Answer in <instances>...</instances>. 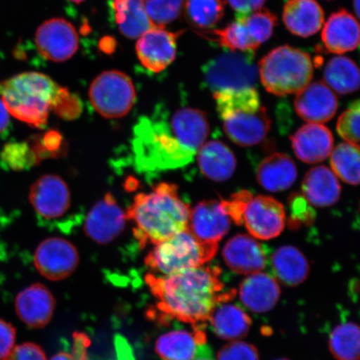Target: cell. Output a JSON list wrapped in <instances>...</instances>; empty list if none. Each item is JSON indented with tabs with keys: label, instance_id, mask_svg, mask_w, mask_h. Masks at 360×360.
<instances>
[{
	"label": "cell",
	"instance_id": "6da1fadb",
	"mask_svg": "<svg viewBox=\"0 0 360 360\" xmlns=\"http://www.w3.org/2000/svg\"><path fill=\"white\" fill-rule=\"evenodd\" d=\"M210 132L204 112L183 108L167 120L139 121L134 151L139 166L146 170L173 169L190 164Z\"/></svg>",
	"mask_w": 360,
	"mask_h": 360
},
{
	"label": "cell",
	"instance_id": "7a4b0ae2",
	"mask_svg": "<svg viewBox=\"0 0 360 360\" xmlns=\"http://www.w3.org/2000/svg\"><path fill=\"white\" fill-rule=\"evenodd\" d=\"M220 273L218 267L202 265L169 276L148 274L146 281L161 314L199 327L216 307L236 297L235 290H225Z\"/></svg>",
	"mask_w": 360,
	"mask_h": 360
},
{
	"label": "cell",
	"instance_id": "3957f363",
	"mask_svg": "<svg viewBox=\"0 0 360 360\" xmlns=\"http://www.w3.org/2000/svg\"><path fill=\"white\" fill-rule=\"evenodd\" d=\"M125 214L134 224L135 238L145 247L159 244L186 231L191 208L179 197L175 184L160 183L150 192L135 196Z\"/></svg>",
	"mask_w": 360,
	"mask_h": 360
},
{
	"label": "cell",
	"instance_id": "277c9868",
	"mask_svg": "<svg viewBox=\"0 0 360 360\" xmlns=\"http://www.w3.org/2000/svg\"><path fill=\"white\" fill-rule=\"evenodd\" d=\"M214 98L224 131L236 145L254 146L266 137L271 121L255 88L219 90Z\"/></svg>",
	"mask_w": 360,
	"mask_h": 360
},
{
	"label": "cell",
	"instance_id": "5b68a950",
	"mask_svg": "<svg viewBox=\"0 0 360 360\" xmlns=\"http://www.w3.org/2000/svg\"><path fill=\"white\" fill-rule=\"evenodd\" d=\"M60 88L47 75L25 72L0 84V94L10 115L41 129L47 124Z\"/></svg>",
	"mask_w": 360,
	"mask_h": 360
},
{
	"label": "cell",
	"instance_id": "8992f818",
	"mask_svg": "<svg viewBox=\"0 0 360 360\" xmlns=\"http://www.w3.org/2000/svg\"><path fill=\"white\" fill-rule=\"evenodd\" d=\"M261 83L270 94H297L311 83L314 65L309 53L283 45L270 51L259 63Z\"/></svg>",
	"mask_w": 360,
	"mask_h": 360
},
{
	"label": "cell",
	"instance_id": "52a82bcc",
	"mask_svg": "<svg viewBox=\"0 0 360 360\" xmlns=\"http://www.w3.org/2000/svg\"><path fill=\"white\" fill-rule=\"evenodd\" d=\"M218 244L198 240L186 229L155 245L146 258L152 274L169 276L182 270L202 266L214 257Z\"/></svg>",
	"mask_w": 360,
	"mask_h": 360
},
{
	"label": "cell",
	"instance_id": "ba28073f",
	"mask_svg": "<svg viewBox=\"0 0 360 360\" xmlns=\"http://www.w3.org/2000/svg\"><path fill=\"white\" fill-rule=\"evenodd\" d=\"M207 86L213 93L225 89L255 88L258 68L254 51H229L211 58L202 67Z\"/></svg>",
	"mask_w": 360,
	"mask_h": 360
},
{
	"label": "cell",
	"instance_id": "9c48e42d",
	"mask_svg": "<svg viewBox=\"0 0 360 360\" xmlns=\"http://www.w3.org/2000/svg\"><path fill=\"white\" fill-rule=\"evenodd\" d=\"M89 96L98 114L106 119H118L132 110L136 92L128 75L119 70H108L94 79Z\"/></svg>",
	"mask_w": 360,
	"mask_h": 360
},
{
	"label": "cell",
	"instance_id": "30bf717a",
	"mask_svg": "<svg viewBox=\"0 0 360 360\" xmlns=\"http://www.w3.org/2000/svg\"><path fill=\"white\" fill-rule=\"evenodd\" d=\"M285 207L273 197L252 195L243 211L241 224L258 240H269L281 235L285 226Z\"/></svg>",
	"mask_w": 360,
	"mask_h": 360
},
{
	"label": "cell",
	"instance_id": "8fae6325",
	"mask_svg": "<svg viewBox=\"0 0 360 360\" xmlns=\"http://www.w3.org/2000/svg\"><path fill=\"white\" fill-rule=\"evenodd\" d=\"M34 263L44 278L53 281H63L78 268L79 252L65 238H49L40 243L36 249Z\"/></svg>",
	"mask_w": 360,
	"mask_h": 360
},
{
	"label": "cell",
	"instance_id": "7c38bea8",
	"mask_svg": "<svg viewBox=\"0 0 360 360\" xmlns=\"http://www.w3.org/2000/svg\"><path fill=\"white\" fill-rule=\"evenodd\" d=\"M35 44L44 58L64 62L73 57L79 49L77 31L70 22L56 18L43 22L35 34Z\"/></svg>",
	"mask_w": 360,
	"mask_h": 360
},
{
	"label": "cell",
	"instance_id": "4fadbf2b",
	"mask_svg": "<svg viewBox=\"0 0 360 360\" xmlns=\"http://www.w3.org/2000/svg\"><path fill=\"white\" fill-rule=\"evenodd\" d=\"M29 198L35 212L44 219L60 218L70 208L69 186L56 174H45L36 180Z\"/></svg>",
	"mask_w": 360,
	"mask_h": 360
},
{
	"label": "cell",
	"instance_id": "5bb4252c",
	"mask_svg": "<svg viewBox=\"0 0 360 360\" xmlns=\"http://www.w3.org/2000/svg\"><path fill=\"white\" fill-rule=\"evenodd\" d=\"M182 33L160 28L147 31L139 38L135 47L139 62L153 73L164 71L176 58L177 39Z\"/></svg>",
	"mask_w": 360,
	"mask_h": 360
},
{
	"label": "cell",
	"instance_id": "9a60e30c",
	"mask_svg": "<svg viewBox=\"0 0 360 360\" xmlns=\"http://www.w3.org/2000/svg\"><path fill=\"white\" fill-rule=\"evenodd\" d=\"M126 214L115 197L107 193L89 211L84 224L87 236L101 245L109 244L123 232Z\"/></svg>",
	"mask_w": 360,
	"mask_h": 360
},
{
	"label": "cell",
	"instance_id": "2e32d148",
	"mask_svg": "<svg viewBox=\"0 0 360 360\" xmlns=\"http://www.w3.org/2000/svg\"><path fill=\"white\" fill-rule=\"evenodd\" d=\"M231 226V219L222 201L206 200L191 210L187 229L198 240L218 244Z\"/></svg>",
	"mask_w": 360,
	"mask_h": 360
},
{
	"label": "cell",
	"instance_id": "e0dca14e",
	"mask_svg": "<svg viewBox=\"0 0 360 360\" xmlns=\"http://www.w3.org/2000/svg\"><path fill=\"white\" fill-rule=\"evenodd\" d=\"M338 106L335 94L322 81L309 83L297 93L295 100L297 114L309 123L328 122L335 115Z\"/></svg>",
	"mask_w": 360,
	"mask_h": 360
},
{
	"label": "cell",
	"instance_id": "ac0fdd59",
	"mask_svg": "<svg viewBox=\"0 0 360 360\" xmlns=\"http://www.w3.org/2000/svg\"><path fill=\"white\" fill-rule=\"evenodd\" d=\"M56 309L52 292L41 283L25 288L15 300L18 317L31 328H40L51 322Z\"/></svg>",
	"mask_w": 360,
	"mask_h": 360
},
{
	"label": "cell",
	"instance_id": "d6986e66",
	"mask_svg": "<svg viewBox=\"0 0 360 360\" xmlns=\"http://www.w3.org/2000/svg\"><path fill=\"white\" fill-rule=\"evenodd\" d=\"M223 257L233 272L245 276L262 271L267 264L262 245L255 238L247 235L231 238L224 248Z\"/></svg>",
	"mask_w": 360,
	"mask_h": 360
},
{
	"label": "cell",
	"instance_id": "ffe728a7",
	"mask_svg": "<svg viewBox=\"0 0 360 360\" xmlns=\"http://www.w3.org/2000/svg\"><path fill=\"white\" fill-rule=\"evenodd\" d=\"M359 34L356 18L341 8L328 18L323 26L321 38L328 52L342 55L359 47Z\"/></svg>",
	"mask_w": 360,
	"mask_h": 360
},
{
	"label": "cell",
	"instance_id": "44dd1931",
	"mask_svg": "<svg viewBox=\"0 0 360 360\" xmlns=\"http://www.w3.org/2000/svg\"><path fill=\"white\" fill-rule=\"evenodd\" d=\"M291 142L295 155L308 164L326 160L334 146L330 130L322 124H304L292 135Z\"/></svg>",
	"mask_w": 360,
	"mask_h": 360
},
{
	"label": "cell",
	"instance_id": "7402d4cb",
	"mask_svg": "<svg viewBox=\"0 0 360 360\" xmlns=\"http://www.w3.org/2000/svg\"><path fill=\"white\" fill-rule=\"evenodd\" d=\"M283 21L291 34L307 38L322 29L325 13L315 0H289L283 7Z\"/></svg>",
	"mask_w": 360,
	"mask_h": 360
},
{
	"label": "cell",
	"instance_id": "603a6c76",
	"mask_svg": "<svg viewBox=\"0 0 360 360\" xmlns=\"http://www.w3.org/2000/svg\"><path fill=\"white\" fill-rule=\"evenodd\" d=\"M240 296L242 303L255 313L263 314L276 305L281 289L274 278L267 274H250L241 283Z\"/></svg>",
	"mask_w": 360,
	"mask_h": 360
},
{
	"label": "cell",
	"instance_id": "cb8c5ba5",
	"mask_svg": "<svg viewBox=\"0 0 360 360\" xmlns=\"http://www.w3.org/2000/svg\"><path fill=\"white\" fill-rule=\"evenodd\" d=\"M302 191L306 201L317 208L335 205L341 195L339 180L326 166H318L306 174Z\"/></svg>",
	"mask_w": 360,
	"mask_h": 360
},
{
	"label": "cell",
	"instance_id": "d4e9b609",
	"mask_svg": "<svg viewBox=\"0 0 360 360\" xmlns=\"http://www.w3.org/2000/svg\"><path fill=\"white\" fill-rule=\"evenodd\" d=\"M201 328L195 331L177 330L162 335L155 342V352L163 360H193L205 344Z\"/></svg>",
	"mask_w": 360,
	"mask_h": 360
},
{
	"label": "cell",
	"instance_id": "484cf974",
	"mask_svg": "<svg viewBox=\"0 0 360 360\" xmlns=\"http://www.w3.org/2000/svg\"><path fill=\"white\" fill-rule=\"evenodd\" d=\"M197 154L202 174L213 181H225L235 173L236 156L224 143L216 141L205 143Z\"/></svg>",
	"mask_w": 360,
	"mask_h": 360
},
{
	"label": "cell",
	"instance_id": "4316f807",
	"mask_svg": "<svg viewBox=\"0 0 360 360\" xmlns=\"http://www.w3.org/2000/svg\"><path fill=\"white\" fill-rule=\"evenodd\" d=\"M297 168L290 156L273 154L261 162L257 170V179L261 186L270 192L288 190L297 179Z\"/></svg>",
	"mask_w": 360,
	"mask_h": 360
},
{
	"label": "cell",
	"instance_id": "83f0119b",
	"mask_svg": "<svg viewBox=\"0 0 360 360\" xmlns=\"http://www.w3.org/2000/svg\"><path fill=\"white\" fill-rule=\"evenodd\" d=\"M111 10L116 25L125 37L138 39L154 28L147 15L145 0H114Z\"/></svg>",
	"mask_w": 360,
	"mask_h": 360
},
{
	"label": "cell",
	"instance_id": "f1b7e54d",
	"mask_svg": "<svg viewBox=\"0 0 360 360\" xmlns=\"http://www.w3.org/2000/svg\"><path fill=\"white\" fill-rule=\"evenodd\" d=\"M209 321L215 334L225 340L242 339L248 335L251 326L249 315L238 306L228 303L216 307Z\"/></svg>",
	"mask_w": 360,
	"mask_h": 360
},
{
	"label": "cell",
	"instance_id": "f546056e",
	"mask_svg": "<svg viewBox=\"0 0 360 360\" xmlns=\"http://www.w3.org/2000/svg\"><path fill=\"white\" fill-rule=\"evenodd\" d=\"M271 260L274 274L286 285H299L309 276L308 260L302 252L295 247L278 248L274 252Z\"/></svg>",
	"mask_w": 360,
	"mask_h": 360
},
{
	"label": "cell",
	"instance_id": "4dcf8cb0",
	"mask_svg": "<svg viewBox=\"0 0 360 360\" xmlns=\"http://www.w3.org/2000/svg\"><path fill=\"white\" fill-rule=\"evenodd\" d=\"M323 79L328 86L338 94H352L359 87L358 65L348 57L332 58L323 70Z\"/></svg>",
	"mask_w": 360,
	"mask_h": 360
},
{
	"label": "cell",
	"instance_id": "1f68e13d",
	"mask_svg": "<svg viewBox=\"0 0 360 360\" xmlns=\"http://www.w3.org/2000/svg\"><path fill=\"white\" fill-rule=\"evenodd\" d=\"M196 33L229 51L255 52L260 46L252 37L244 22L237 17L235 22H231L224 29Z\"/></svg>",
	"mask_w": 360,
	"mask_h": 360
},
{
	"label": "cell",
	"instance_id": "d6a6232c",
	"mask_svg": "<svg viewBox=\"0 0 360 360\" xmlns=\"http://www.w3.org/2000/svg\"><path fill=\"white\" fill-rule=\"evenodd\" d=\"M184 17L197 32L212 29L224 15L223 0H186L184 6Z\"/></svg>",
	"mask_w": 360,
	"mask_h": 360
},
{
	"label": "cell",
	"instance_id": "836d02e7",
	"mask_svg": "<svg viewBox=\"0 0 360 360\" xmlns=\"http://www.w3.org/2000/svg\"><path fill=\"white\" fill-rule=\"evenodd\" d=\"M330 165L336 176L343 181L358 186L359 183V148L349 143H342L332 150Z\"/></svg>",
	"mask_w": 360,
	"mask_h": 360
},
{
	"label": "cell",
	"instance_id": "e575fe53",
	"mask_svg": "<svg viewBox=\"0 0 360 360\" xmlns=\"http://www.w3.org/2000/svg\"><path fill=\"white\" fill-rule=\"evenodd\" d=\"M328 345L337 360H359V328L356 323L346 322L335 327Z\"/></svg>",
	"mask_w": 360,
	"mask_h": 360
},
{
	"label": "cell",
	"instance_id": "d590c367",
	"mask_svg": "<svg viewBox=\"0 0 360 360\" xmlns=\"http://www.w3.org/2000/svg\"><path fill=\"white\" fill-rule=\"evenodd\" d=\"M186 0H145L148 19L154 28L165 29L176 20L184 10Z\"/></svg>",
	"mask_w": 360,
	"mask_h": 360
},
{
	"label": "cell",
	"instance_id": "8d00e7d4",
	"mask_svg": "<svg viewBox=\"0 0 360 360\" xmlns=\"http://www.w3.org/2000/svg\"><path fill=\"white\" fill-rule=\"evenodd\" d=\"M236 17L244 22L252 37L259 45L266 42L271 37L278 20L277 17L266 8H260L248 15Z\"/></svg>",
	"mask_w": 360,
	"mask_h": 360
},
{
	"label": "cell",
	"instance_id": "74e56055",
	"mask_svg": "<svg viewBox=\"0 0 360 360\" xmlns=\"http://www.w3.org/2000/svg\"><path fill=\"white\" fill-rule=\"evenodd\" d=\"M359 101L351 103L337 123V131L340 136L347 143L357 146L359 143Z\"/></svg>",
	"mask_w": 360,
	"mask_h": 360
},
{
	"label": "cell",
	"instance_id": "f35d334b",
	"mask_svg": "<svg viewBox=\"0 0 360 360\" xmlns=\"http://www.w3.org/2000/svg\"><path fill=\"white\" fill-rule=\"evenodd\" d=\"M3 160L12 169H22L34 165L36 154L25 143H12L4 148Z\"/></svg>",
	"mask_w": 360,
	"mask_h": 360
},
{
	"label": "cell",
	"instance_id": "ab89813d",
	"mask_svg": "<svg viewBox=\"0 0 360 360\" xmlns=\"http://www.w3.org/2000/svg\"><path fill=\"white\" fill-rule=\"evenodd\" d=\"M82 110L80 98L65 87L58 90L53 110L62 118L71 120L78 117Z\"/></svg>",
	"mask_w": 360,
	"mask_h": 360
},
{
	"label": "cell",
	"instance_id": "60d3db41",
	"mask_svg": "<svg viewBox=\"0 0 360 360\" xmlns=\"http://www.w3.org/2000/svg\"><path fill=\"white\" fill-rule=\"evenodd\" d=\"M217 360H259L257 349L246 342L233 341L219 350Z\"/></svg>",
	"mask_w": 360,
	"mask_h": 360
},
{
	"label": "cell",
	"instance_id": "b9f144b4",
	"mask_svg": "<svg viewBox=\"0 0 360 360\" xmlns=\"http://www.w3.org/2000/svg\"><path fill=\"white\" fill-rule=\"evenodd\" d=\"M73 348L70 352L62 351L51 360H88V349L90 346L89 337L81 332H75L73 335Z\"/></svg>",
	"mask_w": 360,
	"mask_h": 360
},
{
	"label": "cell",
	"instance_id": "7bdbcfd3",
	"mask_svg": "<svg viewBox=\"0 0 360 360\" xmlns=\"http://www.w3.org/2000/svg\"><path fill=\"white\" fill-rule=\"evenodd\" d=\"M3 360H47L41 347L34 343H24L13 347Z\"/></svg>",
	"mask_w": 360,
	"mask_h": 360
},
{
	"label": "cell",
	"instance_id": "ee69618b",
	"mask_svg": "<svg viewBox=\"0 0 360 360\" xmlns=\"http://www.w3.org/2000/svg\"><path fill=\"white\" fill-rule=\"evenodd\" d=\"M16 330L11 323L0 319V360L6 359L15 347Z\"/></svg>",
	"mask_w": 360,
	"mask_h": 360
},
{
	"label": "cell",
	"instance_id": "f6af8a7d",
	"mask_svg": "<svg viewBox=\"0 0 360 360\" xmlns=\"http://www.w3.org/2000/svg\"><path fill=\"white\" fill-rule=\"evenodd\" d=\"M227 2L236 15H241L260 10L266 0H227Z\"/></svg>",
	"mask_w": 360,
	"mask_h": 360
},
{
	"label": "cell",
	"instance_id": "bcb514c9",
	"mask_svg": "<svg viewBox=\"0 0 360 360\" xmlns=\"http://www.w3.org/2000/svg\"><path fill=\"white\" fill-rule=\"evenodd\" d=\"M10 124V112H8L2 98H0V134L6 131Z\"/></svg>",
	"mask_w": 360,
	"mask_h": 360
},
{
	"label": "cell",
	"instance_id": "7dc6e473",
	"mask_svg": "<svg viewBox=\"0 0 360 360\" xmlns=\"http://www.w3.org/2000/svg\"><path fill=\"white\" fill-rule=\"evenodd\" d=\"M359 1L360 0H354V11L357 17H359Z\"/></svg>",
	"mask_w": 360,
	"mask_h": 360
},
{
	"label": "cell",
	"instance_id": "c3c4849f",
	"mask_svg": "<svg viewBox=\"0 0 360 360\" xmlns=\"http://www.w3.org/2000/svg\"><path fill=\"white\" fill-rule=\"evenodd\" d=\"M70 1L76 3V4H79L81 2H83L84 0H70Z\"/></svg>",
	"mask_w": 360,
	"mask_h": 360
},
{
	"label": "cell",
	"instance_id": "681fc988",
	"mask_svg": "<svg viewBox=\"0 0 360 360\" xmlns=\"http://www.w3.org/2000/svg\"><path fill=\"white\" fill-rule=\"evenodd\" d=\"M193 360H211L210 359H206V358H198L196 359H193Z\"/></svg>",
	"mask_w": 360,
	"mask_h": 360
},
{
	"label": "cell",
	"instance_id": "f907efd6",
	"mask_svg": "<svg viewBox=\"0 0 360 360\" xmlns=\"http://www.w3.org/2000/svg\"><path fill=\"white\" fill-rule=\"evenodd\" d=\"M276 360H290V359H276Z\"/></svg>",
	"mask_w": 360,
	"mask_h": 360
}]
</instances>
